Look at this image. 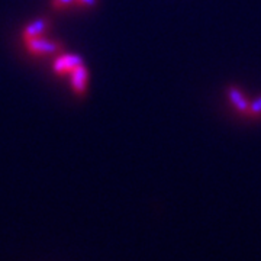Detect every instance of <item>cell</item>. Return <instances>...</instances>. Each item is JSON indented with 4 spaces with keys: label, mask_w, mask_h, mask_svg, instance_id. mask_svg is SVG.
Segmentation results:
<instances>
[{
    "label": "cell",
    "mask_w": 261,
    "mask_h": 261,
    "mask_svg": "<svg viewBox=\"0 0 261 261\" xmlns=\"http://www.w3.org/2000/svg\"><path fill=\"white\" fill-rule=\"evenodd\" d=\"M75 3V0H53V5H54V8L56 9H67L70 5H73Z\"/></svg>",
    "instance_id": "obj_6"
},
{
    "label": "cell",
    "mask_w": 261,
    "mask_h": 261,
    "mask_svg": "<svg viewBox=\"0 0 261 261\" xmlns=\"http://www.w3.org/2000/svg\"><path fill=\"white\" fill-rule=\"evenodd\" d=\"M228 97H229V100H231V103L235 106V109H237L238 112H247V111H248L250 103L247 102L245 96H244L243 92H241L240 89L231 87V89L228 90Z\"/></svg>",
    "instance_id": "obj_4"
},
{
    "label": "cell",
    "mask_w": 261,
    "mask_h": 261,
    "mask_svg": "<svg viewBox=\"0 0 261 261\" xmlns=\"http://www.w3.org/2000/svg\"><path fill=\"white\" fill-rule=\"evenodd\" d=\"M75 3H79L83 8H90V6H94L96 0H75Z\"/></svg>",
    "instance_id": "obj_7"
},
{
    "label": "cell",
    "mask_w": 261,
    "mask_h": 261,
    "mask_svg": "<svg viewBox=\"0 0 261 261\" xmlns=\"http://www.w3.org/2000/svg\"><path fill=\"white\" fill-rule=\"evenodd\" d=\"M83 64L82 58L77 56H61L57 58L53 65V70L54 73L58 75H65L71 74L79 65Z\"/></svg>",
    "instance_id": "obj_1"
},
{
    "label": "cell",
    "mask_w": 261,
    "mask_h": 261,
    "mask_svg": "<svg viewBox=\"0 0 261 261\" xmlns=\"http://www.w3.org/2000/svg\"><path fill=\"white\" fill-rule=\"evenodd\" d=\"M247 112L250 113V115H255V116L261 115V96L258 97V99H255L252 103H250V106H248V111H247Z\"/></svg>",
    "instance_id": "obj_5"
},
{
    "label": "cell",
    "mask_w": 261,
    "mask_h": 261,
    "mask_svg": "<svg viewBox=\"0 0 261 261\" xmlns=\"http://www.w3.org/2000/svg\"><path fill=\"white\" fill-rule=\"evenodd\" d=\"M71 89L75 94H83L87 87V82H89V73L87 68L83 64L79 65L74 71L71 73Z\"/></svg>",
    "instance_id": "obj_3"
},
{
    "label": "cell",
    "mask_w": 261,
    "mask_h": 261,
    "mask_svg": "<svg viewBox=\"0 0 261 261\" xmlns=\"http://www.w3.org/2000/svg\"><path fill=\"white\" fill-rule=\"evenodd\" d=\"M27 42V47L28 49L34 54V56H45V54H51V53H54L58 49V44L57 42H51V41H48L42 37H38L34 38V39H29V41H25Z\"/></svg>",
    "instance_id": "obj_2"
}]
</instances>
